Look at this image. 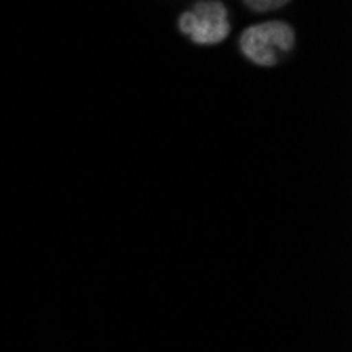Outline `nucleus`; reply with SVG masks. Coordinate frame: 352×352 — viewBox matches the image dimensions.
I'll return each mask as SVG.
<instances>
[{
	"instance_id": "nucleus-1",
	"label": "nucleus",
	"mask_w": 352,
	"mask_h": 352,
	"mask_svg": "<svg viewBox=\"0 0 352 352\" xmlns=\"http://www.w3.org/2000/svg\"><path fill=\"white\" fill-rule=\"evenodd\" d=\"M241 51L255 66H274L296 45V32L285 21H266L247 28L241 34Z\"/></svg>"
},
{
	"instance_id": "nucleus-2",
	"label": "nucleus",
	"mask_w": 352,
	"mask_h": 352,
	"mask_svg": "<svg viewBox=\"0 0 352 352\" xmlns=\"http://www.w3.org/2000/svg\"><path fill=\"white\" fill-rule=\"evenodd\" d=\"M179 30L197 45H217L230 34L228 11L217 0H203L182 13Z\"/></svg>"
},
{
	"instance_id": "nucleus-3",
	"label": "nucleus",
	"mask_w": 352,
	"mask_h": 352,
	"mask_svg": "<svg viewBox=\"0 0 352 352\" xmlns=\"http://www.w3.org/2000/svg\"><path fill=\"white\" fill-rule=\"evenodd\" d=\"M243 3L253 11H272V9L285 7L289 0H243Z\"/></svg>"
}]
</instances>
